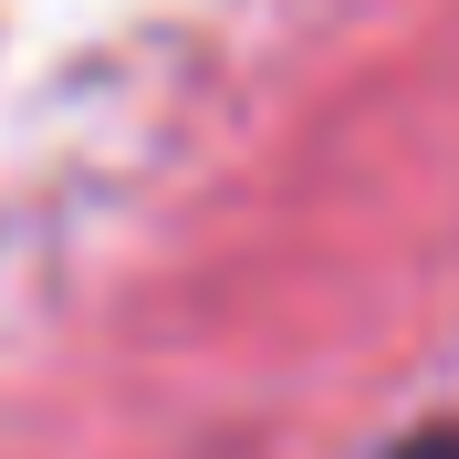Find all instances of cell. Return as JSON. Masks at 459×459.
Wrapping results in <instances>:
<instances>
[{
  "label": "cell",
  "mask_w": 459,
  "mask_h": 459,
  "mask_svg": "<svg viewBox=\"0 0 459 459\" xmlns=\"http://www.w3.org/2000/svg\"><path fill=\"white\" fill-rule=\"evenodd\" d=\"M386 459H459V429H418V438H397Z\"/></svg>",
  "instance_id": "obj_1"
}]
</instances>
